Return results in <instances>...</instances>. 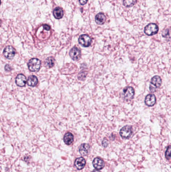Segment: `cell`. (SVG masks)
I'll return each mask as SVG.
<instances>
[{
  "label": "cell",
  "mask_w": 171,
  "mask_h": 172,
  "mask_svg": "<svg viewBox=\"0 0 171 172\" xmlns=\"http://www.w3.org/2000/svg\"><path fill=\"white\" fill-rule=\"evenodd\" d=\"M123 95L126 99H132L135 95V90L131 87H127L123 90Z\"/></svg>",
  "instance_id": "7"
},
{
  "label": "cell",
  "mask_w": 171,
  "mask_h": 172,
  "mask_svg": "<svg viewBox=\"0 0 171 172\" xmlns=\"http://www.w3.org/2000/svg\"><path fill=\"white\" fill-rule=\"evenodd\" d=\"M145 104L149 107H152L156 103V98L154 94H149L145 98Z\"/></svg>",
  "instance_id": "10"
},
{
  "label": "cell",
  "mask_w": 171,
  "mask_h": 172,
  "mask_svg": "<svg viewBox=\"0 0 171 172\" xmlns=\"http://www.w3.org/2000/svg\"><path fill=\"white\" fill-rule=\"evenodd\" d=\"M55 63V59L53 57H49L45 60V65L47 68H51L53 67Z\"/></svg>",
  "instance_id": "18"
},
{
  "label": "cell",
  "mask_w": 171,
  "mask_h": 172,
  "mask_svg": "<svg viewBox=\"0 0 171 172\" xmlns=\"http://www.w3.org/2000/svg\"><path fill=\"white\" fill-rule=\"evenodd\" d=\"M88 0H79V3L81 5H84L87 4Z\"/></svg>",
  "instance_id": "24"
},
{
  "label": "cell",
  "mask_w": 171,
  "mask_h": 172,
  "mask_svg": "<svg viewBox=\"0 0 171 172\" xmlns=\"http://www.w3.org/2000/svg\"><path fill=\"white\" fill-rule=\"evenodd\" d=\"M137 3V0H123L124 6L129 8L134 6Z\"/></svg>",
  "instance_id": "19"
},
{
  "label": "cell",
  "mask_w": 171,
  "mask_h": 172,
  "mask_svg": "<svg viewBox=\"0 0 171 172\" xmlns=\"http://www.w3.org/2000/svg\"><path fill=\"white\" fill-rule=\"evenodd\" d=\"M90 150V146L87 143H83L79 148V153L81 155L86 156L89 155Z\"/></svg>",
  "instance_id": "13"
},
{
  "label": "cell",
  "mask_w": 171,
  "mask_h": 172,
  "mask_svg": "<svg viewBox=\"0 0 171 172\" xmlns=\"http://www.w3.org/2000/svg\"><path fill=\"white\" fill-rule=\"evenodd\" d=\"M54 17L57 19H61L64 15V12L63 9L60 7H56L54 9L53 12Z\"/></svg>",
  "instance_id": "16"
},
{
  "label": "cell",
  "mask_w": 171,
  "mask_h": 172,
  "mask_svg": "<svg viewBox=\"0 0 171 172\" xmlns=\"http://www.w3.org/2000/svg\"><path fill=\"white\" fill-rule=\"evenodd\" d=\"M159 27L155 23H150L146 25L144 29V32L148 36H153L158 33Z\"/></svg>",
  "instance_id": "2"
},
{
  "label": "cell",
  "mask_w": 171,
  "mask_h": 172,
  "mask_svg": "<svg viewBox=\"0 0 171 172\" xmlns=\"http://www.w3.org/2000/svg\"><path fill=\"white\" fill-rule=\"evenodd\" d=\"M86 164V161L83 157H80L75 160L74 165L78 170H82Z\"/></svg>",
  "instance_id": "11"
},
{
  "label": "cell",
  "mask_w": 171,
  "mask_h": 172,
  "mask_svg": "<svg viewBox=\"0 0 171 172\" xmlns=\"http://www.w3.org/2000/svg\"><path fill=\"white\" fill-rule=\"evenodd\" d=\"M43 27L44 29H45L46 30H50V29H51L50 26H49L47 24H44V25H43Z\"/></svg>",
  "instance_id": "25"
},
{
  "label": "cell",
  "mask_w": 171,
  "mask_h": 172,
  "mask_svg": "<svg viewBox=\"0 0 171 172\" xmlns=\"http://www.w3.org/2000/svg\"><path fill=\"white\" fill-rule=\"evenodd\" d=\"M5 57L7 59H12L15 56L16 50L15 48L11 46H6L3 52Z\"/></svg>",
  "instance_id": "5"
},
{
  "label": "cell",
  "mask_w": 171,
  "mask_h": 172,
  "mask_svg": "<svg viewBox=\"0 0 171 172\" xmlns=\"http://www.w3.org/2000/svg\"><path fill=\"white\" fill-rule=\"evenodd\" d=\"M28 69L31 72H37L40 69V61L36 58H31L28 63Z\"/></svg>",
  "instance_id": "1"
},
{
  "label": "cell",
  "mask_w": 171,
  "mask_h": 172,
  "mask_svg": "<svg viewBox=\"0 0 171 172\" xmlns=\"http://www.w3.org/2000/svg\"><path fill=\"white\" fill-rule=\"evenodd\" d=\"M171 146L169 145L168 147H167V149H166V158L167 159V160H170V158H171Z\"/></svg>",
  "instance_id": "20"
},
{
  "label": "cell",
  "mask_w": 171,
  "mask_h": 172,
  "mask_svg": "<svg viewBox=\"0 0 171 172\" xmlns=\"http://www.w3.org/2000/svg\"><path fill=\"white\" fill-rule=\"evenodd\" d=\"M1 19H0V27H1Z\"/></svg>",
  "instance_id": "27"
},
{
  "label": "cell",
  "mask_w": 171,
  "mask_h": 172,
  "mask_svg": "<svg viewBox=\"0 0 171 172\" xmlns=\"http://www.w3.org/2000/svg\"><path fill=\"white\" fill-rule=\"evenodd\" d=\"M69 56L74 61H77L80 58L81 53L80 50L77 47H73L69 52Z\"/></svg>",
  "instance_id": "6"
},
{
  "label": "cell",
  "mask_w": 171,
  "mask_h": 172,
  "mask_svg": "<svg viewBox=\"0 0 171 172\" xmlns=\"http://www.w3.org/2000/svg\"><path fill=\"white\" fill-rule=\"evenodd\" d=\"M133 133V129L132 127L129 125H126L121 128L119 134L121 138L123 139H128L131 137Z\"/></svg>",
  "instance_id": "3"
},
{
  "label": "cell",
  "mask_w": 171,
  "mask_h": 172,
  "mask_svg": "<svg viewBox=\"0 0 171 172\" xmlns=\"http://www.w3.org/2000/svg\"><path fill=\"white\" fill-rule=\"evenodd\" d=\"M102 145L104 147H106L108 145V140L106 138H104V140H102Z\"/></svg>",
  "instance_id": "21"
},
{
  "label": "cell",
  "mask_w": 171,
  "mask_h": 172,
  "mask_svg": "<svg viewBox=\"0 0 171 172\" xmlns=\"http://www.w3.org/2000/svg\"><path fill=\"white\" fill-rule=\"evenodd\" d=\"M91 37L87 34H82L80 35L78 38V42L81 45L87 47L91 45Z\"/></svg>",
  "instance_id": "4"
},
{
  "label": "cell",
  "mask_w": 171,
  "mask_h": 172,
  "mask_svg": "<svg viewBox=\"0 0 171 172\" xmlns=\"http://www.w3.org/2000/svg\"><path fill=\"white\" fill-rule=\"evenodd\" d=\"M161 84V79L160 76H154L151 80V85L154 88H158L160 87Z\"/></svg>",
  "instance_id": "12"
},
{
  "label": "cell",
  "mask_w": 171,
  "mask_h": 172,
  "mask_svg": "<svg viewBox=\"0 0 171 172\" xmlns=\"http://www.w3.org/2000/svg\"><path fill=\"white\" fill-rule=\"evenodd\" d=\"M38 78L36 76L34 75L31 76L29 77V78L27 80V84L28 85V86H30V87H35L38 84Z\"/></svg>",
  "instance_id": "17"
},
{
  "label": "cell",
  "mask_w": 171,
  "mask_h": 172,
  "mask_svg": "<svg viewBox=\"0 0 171 172\" xmlns=\"http://www.w3.org/2000/svg\"><path fill=\"white\" fill-rule=\"evenodd\" d=\"M16 84L19 87H24L27 83L26 76L23 74H19L16 78Z\"/></svg>",
  "instance_id": "9"
},
{
  "label": "cell",
  "mask_w": 171,
  "mask_h": 172,
  "mask_svg": "<svg viewBox=\"0 0 171 172\" xmlns=\"http://www.w3.org/2000/svg\"><path fill=\"white\" fill-rule=\"evenodd\" d=\"M63 140L66 144L70 145L74 140V136L70 132H67L64 136Z\"/></svg>",
  "instance_id": "15"
},
{
  "label": "cell",
  "mask_w": 171,
  "mask_h": 172,
  "mask_svg": "<svg viewBox=\"0 0 171 172\" xmlns=\"http://www.w3.org/2000/svg\"><path fill=\"white\" fill-rule=\"evenodd\" d=\"M95 21L98 25H102L106 22V17L103 13H99L95 17Z\"/></svg>",
  "instance_id": "14"
},
{
  "label": "cell",
  "mask_w": 171,
  "mask_h": 172,
  "mask_svg": "<svg viewBox=\"0 0 171 172\" xmlns=\"http://www.w3.org/2000/svg\"><path fill=\"white\" fill-rule=\"evenodd\" d=\"M85 76H86V74H85L84 73H81L78 75V78L80 80H82L83 78H85Z\"/></svg>",
  "instance_id": "22"
},
{
  "label": "cell",
  "mask_w": 171,
  "mask_h": 172,
  "mask_svg": "<svg viewBox=\"0 0 171 172\" xmlns=\"http://www.w3.org/2000/svg\"><path fill=\"white\" fill-rule=\"evenodd\" d=\"M5 69L6 70L7 72H10L12 70V67L10 65H6L5 66Z\"/></svg>",
  "instance_id": "23"
},
{
  "label": "cell",
  "mask_w": 171,
  "mask_h": 172,
  "mask_svg": "<svg viewBox=\"0 0 171 172\" xmlns=\"http://www.w3.org/2000/svg\"><path fill=\"white\" fill-rule=\"evenodd\" d=\"M92 164L95 168L97 170H102L104 166V162L102 159L100 158L97 157L93 160L92 162Z\"/></svg>",
  "instance_id": "8"
},
{
  "label": "cell",
  "mask_w": 171,
  "mask_h": 172,
  "mask_svg": "<svg viewBox=\"0 0 171 172\" xmlns=\"http://www.w3.org/2000/svg\"><path fill=\"white\" fill-rule=\"evenodd\" d=\"M92 172H100V171L99 170H97V169H95V170H94Z\"/></svg>",
  "instance_id": "26"
},
{
  "label": "cell",
  "mask_w": 171,
  "mask_h": 172,
  "mask_svg": "<svg viewBox=\"0 0 171 172\" xmlns=\"http://www.w3.org/2000/svg\"><path fill=\"white\" fill-rule=\"evenodd\" d=\"M1 0H0V5H1Z\"/></svg>",
  "instance_id": "28"
}]
</instances>
